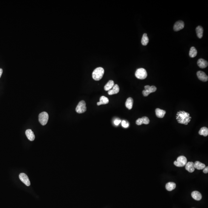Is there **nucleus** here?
<instances>
[{
	"label": "nucleus",
	"mask_w": 208,
	"mask_h": 208,
	"mask_svg": "<svg viewBox=\"0 0 208 208\" xmlns=\"http://www.w3.org/2000/svg\"><path fill=\"white\" fill-rule=\"evenodd\" d=\"M166 111L159 108H157L155 109L156 115L159 118H163L164 117L166 114Z\"/></svg>",
	"instance_id": "nucleus-15"
},
{
	"label": "nucleus",
	"mask_w": 208,
	"mask_h": 208,
	"mask_svg": "<svg viewBox=\"0 0 208 208\" xmlns=\"http://www.w3.org/2000/svg\"><path fill=\"white\" fill-rule=\"evenodd\" d=\"M197 35L200 39H201L203 35V29L201 26H198L196 28Z\"/></svg>",
	"instance_id": "nucleus-17"
},
{
	"label": "nucleus",
	"mask_w": 208,
	"mask_h": 208,
	"mask_svg": "<svg viewBox=\"0 0 208 208\" xmlns=\"http://www.w3.org/2000/svg\"><path fill=\"white\" fill-rule=\"evenodd\" d=\"M26 135L29 140L31 141H33L34 140L35 137L33 132L32 131L31 129H28L26 131Z\"/></svg>",
	"instance_id": "nucleus-13"
},
{
	"label": "nucleus",
	"mask_w": 208,
	"mask_h": 208,
	"mask_svg": "<svg viewBox=\"0 0 208 208\" xmlns=\"http://www.w3.org/2000/svg\"><path fill=\"white\" fill-rule=\"evenodd\" d=\"M129 125L128 123L126 122L125 121L123 120L122 122V126L123 127L125 128H128Z\"/></svg>",
	"instance_id": "nucleus-27"
},
{
	"label": "nucleus",
	"mask_w": 208,
	"mask_h": 208,
	"mask_svg": "<svg viewBox=\"0 0 208 208\" xmlns=\"http://www.w3.org/2000/svg\"><path fill=\"white\" fill-rule=\"evenodd\" d=\"M136 124L137 125H142L143 124L142 121V120H141V118H138L136 121Z\"/></svg>",
	"instance_id": "nucleus-28"
},
{
	"label": "nucleus",
	"mask_w": 208,
	"mask_h": 208,
	"mask_svg": "<svg viewBox=\"0 0 208 208\" xmlns=\"http://www.w3.org/2000/svg\"><path fill=\"white\" fill-rule=\"evenodd\" d=\"M185 24L184 22L182 21H177L174 25V29L175 31H178L182 30L184 28Z\"/></svg>",
	"instance_id": "nucleus-9"
},
{
	"label": "nucleus",
	"mask_w": 208,
	"mask_h": 208,
	"mask_svg": "<svg viewBox=\"0 0 208 208\" xmlns=\"http://www.w3.org/2000/svg\"><path fill=\"white\" fill-rule=\"evenodd\" d=\"M157 89V88L154 86H150L149 85H146L145 86V90L143 91L142 93L143 96L147 97L150 93L156 91Z\"/></svg>",
	"instance_id": "nucleus-7"
},
{
	"label": "nucleus",
	"mask_w": 208,
	"mask_h": 208,
	"mask_svg": "<svg viewBox=\"0 0 208 208\" xmlns=\"http://www.w3.org/2000/svg\"><path fill=\"white\" fill-rule=\"evenodd\" d=\"M120 91V88L118 84H115L112 89L108 91V94L109 95H111L114 94H117Z\"/></svg>",
	"instance_id": "nucleus-14"
},
{
	"label": "nucleus",
	"mask_w": 208,
	"mask_h": 208,
	"mask_svg": "<svg viewBox=\"0 0 208 208\" xmlns=\"http://www.w3.org/2000/svg\"><path fill=\"white\" fill-rule=\"evenodd\" d=\"M114 85L115 83L114 81L112 80H109L107 83L106 84L105 86L104 87V89L106 91H109L112 88V87Z\"/></svg>",
	"instance_id": "nucleus-21"
},
{
	"label": "nucleus",
	"mask_w": 208,
	"mask_h": 208,
	"mask_svg": "<svg viewBox=\"0 0 208 208\" xmlns=\"http://www.w3.org/2000/svg\"><path fill=\"white\" fill-rule=\"evenodd\" d=\"M197 64L198 66L201 68H206L208 65V62L203 59H199L197 61Z\"/></svg>",
	"instance_id": "nucleus-11"
},
{
	"label": "nucleus",
	"mask_w": 208,
	"mask_h": 208,
	"mask_svg": "<svg viewBox=\"0 0 208 208\" xmlns=\"http://www.w3.org/2000/svg\"><path fill=\"white\" fill-rule=\"evenodd\" d=\"M141 118V120H142V121L143 124L148 125V124L149 123V120L147 117H143Z\"/></svg>",
	"instance_id": "nucleus-26"
},
{
	"label": "nucleus",
	"mask_w": 208,
	"mask_h": 208,
	"mask_svg": "<svg viewBox=\"0 0 208 208\" xmlns=\"http://www.w3.org/2000/svg\"><path fill=\"white\" fill-rule=\"evenodd\" d=\"M199 134L200 135H203L204 137H206L208 135V129L205 127H203L200 129L199 131Z\"/></svg>",
	"instance_id": "nucleus-24"
},
{
	"label": "nucleus",
	"mask_w": 208,
	"mask_h": 208,
	"mask_svg": "<svg viewBox=\"0 0 208 208\" xmlns=\"http://www.w3.org/2000/svg\"><path fill=\"white\" fill-rule=\"evenodd\" d=\"M134 103V100L131 98H128L126 100L125 103L126 107L129 109H131L132 108Z\"/></svg>",
	"instance_id": "nucleus-18"
},
{
	"label": "nucleus",
	"mask_w": 208,
	"mask_h": 208,
	"mask_svg": "<svg viewBox=\"0 0 208 208\" xmlns=\"http://www.w3.org/2000/svg\"><path fill=\"white\" fill-rule=\"evenodd\" d=\"M197 54V51L194 47H192L190 49L189 52V55L191 58H194L195 57Z\"/></svg>",
	"instance_id": "nucleus-25"
},
{
	"label": "nucleus",
	"mask_w": 208,
	"mask_h": 208,
	"mask_svg": "<svg viewBox=\"0 0 208 208\" xmlns=\"http://www.w3.org/2000/svg\"><path fill=\"white\" fill-rule=\"evenodd\" d=\"M197 76L199 80L203 82H206L208 80V77L205 73L202 71H198L197 73Z\"/></svg>",
	"instance_id": "nucleus-10"
},
{
	"label": "nucleus",
	"mask_w": 208,
	"mask_h": 208,
	"mask_svg": "<svg viewBox=\"0 0 208 208\" xmlns=\"http://www.w3.org/2000/svg\"><path fill=\"white\" fill-rule=\"evenodd\" d=\"M192 117L189 113L185 111H180L178 112L176 116V119L179 123L187 125L190 123Z\"/></svg>",
	"instance_id": "nucleus-1"
},
{
	"label": "nucleus",
	"mask_w": 208,
	"mask_h": 208,
	"mask_svg": "<svg viewBox=\"0 0 208 208\" xmlns=\"http://www.w3.org/2000/svg\"><path fill=\"white\" fill-rule=\"evenodd\" d=\"M194 165L195 168L199 169V170L203 169L206 167L205 164L202 163L199 161H196L195 163H194Z\"/></svg>",
	"instance_id": "nucleus-22"
},
{
	"label": "nucleus",
	"mask_w": 208,
	"mask_h": 208,
	"mask_svg": "<svg viewBox=\"0 0 208 208\" xmlns=\"http://www.w3.org/2000/svg\"><path fill=\"white\" fill-rule=\"evenodd\" d=\"M48 114L46 112H43L39 115V121L42 125H45L48 123Z\"/></svg>",
	"instance_id": "nucleus-5"
},
{
	"label": "nucleus",
	"mask_w": 208,
	"mask_h": 208,
	"mask_svg": "<svg viewBox=\"0 0 208 208\" xmlns=\"http://www.w3.org/2000/svg\"><path fill=\"white\" fill-rule=\"evenodd\" d=\"M86 111V103L84 101H80L75 108V111L78 113H83Z\"/></svg>",
	"instance_id": "nucleus-6"
},
{
	"label": "nucleus",
	"mask_w": 208,
	"mask_h": 208,
	"mask_svg": "<svg viewBox=\"0 0 208 208\" xmlns=\"http://www.w3.org/2000/svg\"><path fill=\"white\" fill-rule=\"evenodd\" d=\"M185 169L190 173L194 172L195 169L194 163L193 162H188L186 164Z\"/></svg>",
	"instance_id": "nucleus-12"
},
{
	"label": "nucleus",
	"mask_w": 208,
	"mask_h": 208,
	"mask_svg": "<svg viewBox=\"0 0 208 208\" xmlns=\"http://www.w3.org/2000/svg\"><path fill=\"white\" fill-rule=\"evenodd\" d=\"M203 172L205 174H207L208 173V166H206V167H205L204 169H203Z\"/></svg>",
	"instance_id": "nucleus-30"
},
{
	"label": "nucleus",
	"mask_w": 208,
	"mask_h": 208,
	"mask_svg": "<svg viewBox=\"0 0 208 208\" xmlns=\"http://www.w3.org/2000/svg\"><path fill=\"white\" fill-rule=\"evenodd\" d=\"M176 185L175 183L169 182L166 185V188L169 191H171L176 188Z\"/></svg>",
	"instance_id": "nucleus-20"
},
{
	"label": "nucleus",
	"mask_w": 208,
	"mask_h": 208,
	"mask_svg": "<svg viewBox=\"0 0 208 208\" xmlns=\"http://www.w3.org/2000/svg\"><path fill=\"white\" fill-rule=\"evenodd\" d=\"M104 72V69L102 67L97 68L94 70L92 72V78L95 81L100 80L103 78Z\"/></svg>",
	"instance_id": "nucleus-2"
},
{
	"label": "nucleus",
	"mask_w": 208,
	"mask_h": 208,
	"mask_svg": "<svg viewBox=\"0 0 208 208\" xmlns=\"http://www.w3.org/2000/svg\"><path fill=\"white\" fill-rule=\"evenodd\" d=\"M109 101L107 98L105 96H102L100 98V101L98 102L97 104L98 106L102 105H105V104H108L109 103Z\"/></svg>",
	"instance_id": "nucleus-19"
},
{
	"label": "nucleus",
	"mask_w": 208,
	"mask_h": 208,
	"mask_svg": "<svg viewBox=\"0 0 208 208\" xmlns=\"http://www.w3.org/2000/svg\"><path fill=\"white\" fill-rule=\"evenodd\" d=\"M135 75L138 79L140 80H144L147 77V72L145 69L141 68L138 69L136 71Z\"/></svg>",
	"instance_id": "nucleus-3"
},
{
	"label": "nucleus",
	"mask_w": 208,
	"mask_h": 208,
	"mask_svg": "<svg viewBox=\"0 0 208 208\" xmlns=\"http://www.w3.org/2000/svg\"><path fill=\"white\" fill-rule=\"evenodd\" d=\"M141 43L143 46H146L148 43V37L146 33L143 34L142 39H141Z\"/></svg>",
	"instance_id": "nucleus-23"
},
{
	"label": "nucleus",
	"mask_w": 208,
	"mask_h": 208,
	"mask_svg": "<svg viewBox=\"0 0 208 208\" xmlns=\"http://www.w3.org/2000/svg\"><path fill=\"white\" fill-rule=\"evenodd\" d=\"M192 196L194 199L197 201L200 200L202 198L201 194L199 192L197 191H195L192 192Z\"/></svg>",
	"instance_id": "nucleus-16"
},
{
	"label": "nucleus",
	"mask_w": 208,
	"mask_h": 208,
	"mask_svg": "<svg viewBox=\"0 0 208 208\" xmlns=\"http://www.w3.org/2000/svg\"><path fill=\"white\" fill-rule=\"evenodd\" d=\"M3 70L2 69L0 68V78L1 77V75H2V74H3Z\"/></svg>",
	"instance_id": "nucleus-31"
},
{
	"label": "nucleus",
	"mask_w": 208,
	"mask_h": 208,
	"mask_svg": "<svg viewBox=\"0 0 208 208\" xmlns=\"http://www.w3.org/2000/svg\"><path fill=\"white\" fill-rule=\"evenodd\" d=\"M121 121L120 120H116L115 121L114 123L115 125H116L118 126L119 124H120V123H121Z\"/></svg>",
	"instance_id": "nucleus-29"
},
{
	"label": "nucleus",
	"mask_w": 208,
	"mask_h": 208,
	"mask_svg": "<svg viewBox=\"0 0 208 208\" xmlns=\"http://www.w3.org/2000/svg\"><path fill=\"white\" fill-rule=\"evenodd\" d=\"M20 180L27 186H29L31 185L30 180L28 176L24 173H21L19 175Z\"/></svg>",
	"instance_id": "nucleus-8"
},
{
	"label": "nucleus",
	"mask_w": 208,
	"mask_h": 208,
	"mask_svg": "<svg viewBox=\"0 0 208 208\" xmlns=\"http://www.w3.org/2000/svg\"><path fill=\"white\" fill-rule=\"evenodd\" d=\"M187 163V159L183 156H180L178 158L177 161H175L174 164L178 167H183Z\"/></svg>",
	"instance_id": "nucleus-4"
}]
</instances>
